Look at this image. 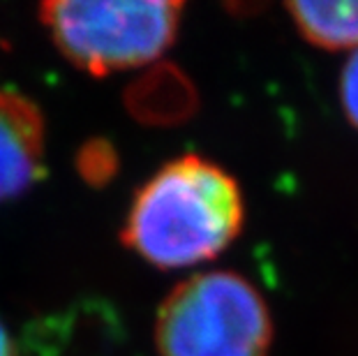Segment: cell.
I'll list each match as a JSON object with an SVG mask.
<instances>
[{
  "mask_svg": "<svg viewBox=\"0 0 358 356\" xmlns=\"http://www.w3.org/2000/svg\"><path fill=\"white\" fill-rule=\"evenodd\" d=\"M340 100L347 120L358 130V51H354L345 63V67H342Z\"/></svg>",
  "mask_w": 358,
  "mask_h": 356,
  "instance_id": "8992f818",
  "label": "cell"
},
{
  "mask_svg": "<svg viewBox=\"0 0 358 356\" xmlns=\"http://www.w3.org/2000/svg\"><path fill=\"white\" fill-rule=\"evenodd\" d=\"M287 10L310 44L329 51H358V0L289 3Z\"/></svg>",
  "mask_w": 358,
  "mask_h": 356,
  "instance_id": "5b68a950",
  "label": "cell"
},
{
  "mask_svg": "<svg viewBox=\"0 0 358 356\" xmlns=\"http://www.w3.org/2000/svg\"><path fill=\"white\" fill-rule=\"evenodd\" d=\"M44 116L19 90L0 86V201L14 199L44 171Z\"/></svg>",
  "mask_w": 358,
  "mask_h": 356,
  "instance_id": "277c9868",
  "label": "cell"
},
{
  "mask_svg": "<svg viewBox=\"0 0 358 356\" xmlns=\"http://www.w3.org/2000/svg\"><path fill=\"white\" fill-rule=\"evenodd\" d=\"M273 320L262 292L234 271L178 283L155 320L159 356H268Z\"/></svg>",
  "mask_w": 358,
  "mask_h": 356,
  "instance_id": "7a4b0ae2",
  "label": "cell"
},
{
  "mask_svg": "<svg viewBox=\"0 0 358 356\" xmlns=\"http://www.w3.org/2000/svg\"><path fill=\"white\" fill-rule=\"evenodd\" d=\"M0 356H19L17 345H14L10 331L3 322H0Z\"/></svg>",
  "mask_w": 358,
  "mask_h": 356,
  "instance_id": "52a82bcc",
  "label": "cell"
},
{
  "mask_svg": "<svg viewBox=\"0 0 358 356\" xmlns=\"http://www.w3.org/2000/svg\"><path fill=\"white\" fill-rule=\"evenodd\" d=\"M180 14L176 0H51L40 7L56 49L95 77L153 63L176 40Z\"/></svg>",
  "mask_w": 358,
  "mask_h": 356,
  "instance_id": "3957f363",
  "label": "cell"
},
{
  "mask_svg": "<svg viewBox=\"0 0 358 356\" xmlns=\"http://www.w3.org/2000/svg\"><path fill=\"white\" fill-rule=\"evenodd\" d=\"M245 222L241 185L201 155L162 164L129 204L123 243L157 269H187L229 248Z\"/></svg>",
  "mask_w": 358,
  "mask_h": 356,
  "instance_id": "6da1fadb",
  "label": "cell"
}]
</instances>
